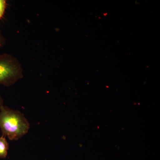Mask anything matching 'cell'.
<instances>
[{
    "label": "cell",
    "mask_w": 160,
    "mask_h": 160,
    "mask_svg": "<svg viewBox=\"0 0 160 160\" xmlns=\"http://www.w3.org/2000/svg\"><path fill=\"white\" fill-rule=\"evenodd\" d=\"M30 124L25 115L17 110L3 106L0 110V129L2 135L11 141H18L27 134Z\"/></svg>",
    "instance_id": "1"
},
{
    "label": "cell",
    "mask_w": 160,
    "mask_h": 160,
    "mask_svg": "<svg viewBox=\"0 0 160 160\" xmlns=\"http://www.w3.org/2000/svg\"><path fill=\"white\" fill-rule=\"evenodd\" d=\"M23 77L19 61L9 54H0V85L9 87Z\"/></svg>",
    "instance_id": "2"
},
{
    "label": "cell",
    "mask_w": 160,
    "mask_h": 160,
    "mask_svg": "<svg viewBox=\"0 0 160 160\" xmlns=\"http://www.w3.org/2000/svg\"><path fill=\"white\" fill-rule=\"evenodd\" d=\"M9 149V143L5 136L0 137V158L5 159L7 157Z\"/></svg>",
    "instance_id": "3"
},
{
    "label": "cell",
    "mask_w": 160,
    "mask_h": 160,
    "mask_svg": "<svg viewBox=\"0 0 160 160\" xmlns=\"http://www.w3.org/2000/svg\"><path fill=\"white\" fill-rule=\"evenodd\" d=\"M6 7V2L5 0H0V20L4 16Z\"/></svg>",
    "instance_id": "4"
},
{
    "label": "cell",
    "mask_w": 160,
    "mask_h": 160,
    "mask_svg": "<svg viewBox=\"0 0 160 160\" xmlns=\"http://www.w3.org/2000/svg\"><path fill=\"white\" fill-rule=\"evenodd\" d=\"M5 44H6V39L4 36L0 31V49L4 46Z\"/></svg>",
    "instance_id": "5"
},
{
    "label": "cell",
    "mask_w": 160,
    "mask_h": 160,
    "mask_svg": "<svg viewBox=\"0 0 160 160\" xmlns=\"http://www.w3.org/2000/svg\"><path fill=\"white\" fill-rule=\"evenodd\" d=\"M4 106L3 105V100L2 96L0 94V110H1V108Z\"/></svg>",
    "instance_id": "6"
}]
</instances>
